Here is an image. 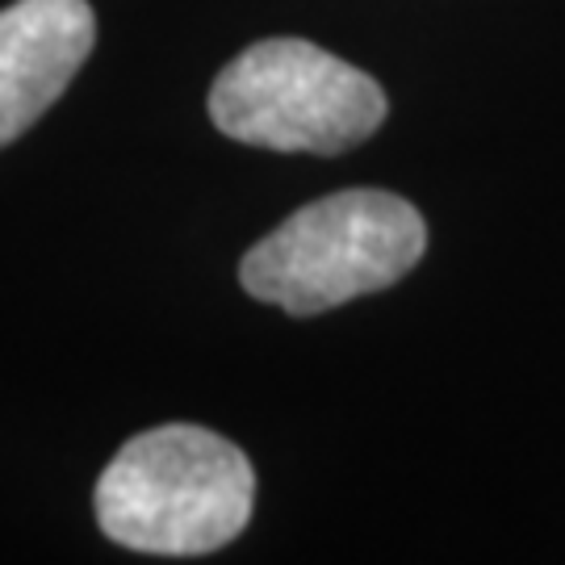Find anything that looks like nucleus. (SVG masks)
Returning a JSON list of instances; mask_svg holds the SVG:
<instances>
[{"mask_svg": "<svg viewBox=\"0 0 565 565\" xmlns=\"http://www.w3.org/2000/svg\"><path fill=\"white\" fill-rule=\"evenodd\" d=\"M93 503L102 532L121 548L202 557L247 527L256 469L210 427L163 424L118 448Z\"/></svg>", "mask_w": 565, "mask_h": 565, "instance_id": "f257e3e1", "label": "nucleus"}, {"mask_svg": "<svg viewBox=\"0 0 565 565\" xmlns=\"http://www.w3.org/2000/svg\"><path fill=\"white\" fill-rule=\"evenodd\" d=\"M427 247L424 214L385 189H343L302 205L239 264L252 298L289 315H323L390 289Z\"/></svg>", "mask_w": 565, "mask_h": 565, "instance_id": "f03ea898", "label": "nucleus"}, {"mask_svg": "<svg viewBox=\"0 0 565 565\" xmlns=\"http://www.w3.org/2000/svg\"><path fill=\"white\" fill-rule=\"evenodd\" d=\"M210 118L247 147L340 156L385 121V93L369 72L315 42L264 39L218 72Z\"/></svg>", "mask_w": 565, "mask_h": 565, "instance_id": "7ed1b4c3", "label": "nucleus"}, {"mask_svg": "<svg viewBox=\"0 0 565 565\" xmlns=\"http://www.w3.org/2000/svg\"><path fill=\"white\" fill-rule=\"evenodd\" d=\"M93 42L88 0H13L0 9V147L60 102Z\"/></svg>", "mask_w": 565, "mask_h": 565, "instance_id": "20e7f679", "label": "nucleus"}]
</instances>
